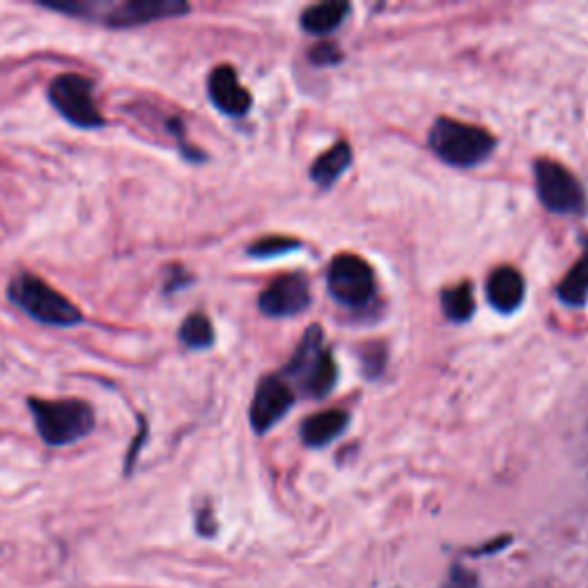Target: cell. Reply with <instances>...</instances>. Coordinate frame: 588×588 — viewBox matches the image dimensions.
I'll list each match as a JSON object with an SVG mask.
<instances>
[{"label": "cell", "instance_id": "obj_14", "mask_svg": "<svg viewBox=\"0 0 588 588\" xmlns=\"http://www.w3.org/2000/svg\"><path fill=\"white\" fill-rule=\"evenodd\" d=\"M352 161V150L348 143H336L329 152H325L313 168H310V178H313L320 187H331L345 170H348Z\"/></svg>", "mask_w": 588, "mask_h": 588}, {"label": "cell", "instance_id": "obj_2", "mask_svg": "<svg viewBox=\"0 0 588 588\" xmlns=\"http://www.w3.org/2000/svg\"><path fill=\"white\" fill-rule=\"evenodd\" d=\"M8 299L28 318L47 327H77L83 322L79 306L53 290L40 276L17 273L8 286Z\"/></svg>", "mask_w": 588, "mask_h": 588}, {"label": "cell", "instance_id": "obj_15", "mask_svg": "<svg viewBox=\"0 0 588 588\" xmlns=\"http://www.w3.org/2000/svg\"><path fill=\"white\" fill-rule=\"evenodd\" d=\"M348 12L350 8L345 3H338V0H333V3H318L301 14V26L313 34H327L342 23Z\"/></svg>", "mask_w": 588, "mask_h": 588}, {"label": "cell", "instance_id": "obj_5", "mask_svg": "<svg viewBox=\"0 0 588 588\" xmlns=\"http://www.w3.org/2000/svg\"><path fill=\"white\" fill-rule=\"evenodd\" d=\"M288 375L310 398H325L333 389L338 372L333 357L325 350V333L320 327L308 329L288 366Z\"/></svg>", "mask_w": 588, "mask_h": 588}, {"label": "cell", "instance_id": "obj_12", "mask_svg": "<svg viewBox=\"0 0 588 588\" xmlns=\"http://www.w3.org/2000/svg\"><path fill=\"white\" fill-rule=\"evenodd\" d=\"M488 299L501 313H512L515 308H520L525 301L522 273L512 267L495 269L488 281Z\"/></svg>", "mask_w": 588, "mask_h": 588}, {"label": "cell", "instance_id": "obj_11", "mask_svg": "<svg viewBox=\"0 0 588 588\" xmlns=\"http://www.w3.org/2000/svg\"><path fill=\"white\" fill-rule=\"evenodd\" d=\"M207 88H210V99L221 113L232 118L249 113L253 99L249 90L239 83L237 72L230 64L217 67L210 74V81H207Z\"/></svg>", "mask_w": 588, "mask_h": 588}, {"label": "cell", "instance_id": "obj_1", "mask_svg": "<svg viewBox=\"0 0 588 588\" xmlns=\"http://www.w3.org/2000/svg\"><path fill=\"white\" fill-rule=\"evenodd\" d=\"M42 8L86 21H101L109 28H138L163 19H176L191 10L185 0H124V3L69 0V3H42Z\"/></svg>", "mask_w": 588, "mask_h": 588}, {"label": "cell", "instance_id": "obj_20", "mask_svg": "<svg viewBox=\"0 0 588 588\" xmlns=\"http://www.w3.org/2000/svg\"><path fill=\"white\" fill-rule=\"evenodd\" d=\"M310 58H313V62H318V64H329V62H336L340 58V53L331 44H320L310 51Z\"/></svg>", "mask_w": 588, "mask_h": 588}, {"label": "cell", "instance_id": "obj_10", "mask_svg": "<svg viewBox=\"0 0 588 588\" xmlns=\"http://www.w3.org/2000/svg\"><path fill=\"white\" fill-rule=\"evenodd\" d=\"M260 310L269 318H292L310 303L308 283L297 273L281 276L260 295Z\"/></svg>", "mask_w": 588, "mask_h": 588}, {"label": "cell", "instance_id": "obj_21", "mask_svg": "<svg viewBox=\"0 0 588 588\" xmlns=\"http://www.w3.org/2000/svg\"><path fill=\"white\" fill-rule=\"evenodd\" d=\"M448 588H474V577L460 568L454 570V579H451V586Z\"/></svg>", "mask_w": 588, "mask_h": 588}, {"label": "cell", "instance_id": "obj_8", "mask_svg": "<svg viewBox=\"0 0 588 588\" xmlns=\"http://www.w3.org/2000/svg\"><path fill=\"white\" fill-rule=\"evenodd\" d=\"M329 290L340 303L361 306L375 292V273L359 256H338L329 267Z\"/></svg>", "mask_w": 588, "mask_h": 588}, {"label": "cell", "instance_id": "obj_13", "mask_svg": "<svg viewBox=\"0 0 588 588\" xmlns=\"http://www.w3.org/2000/svg\"><path fill=\"white\" fill-rule=\"evenodd\" d=\"M345 428H348V413L340 409L320 411L303 423L301 439L310 448H320V446L331 444L338 435H342Z\"/></svg>", "mask_w": 588, "mask_h": 588}, {"label": "cell", "instance_id": "obj_18", "mask_svg": "<svg viewBox=\"0 0 588 588\" xmlns=\"http://www.w3.org/2000/svg\"><path fill=\"white\" fill-rule=\"evenodd\" d=\"M441 306H444V313H446L448 320L467 322L474 316V308H476L471 286L469 283H462L458 288L446 290L441 295Z\"/></svg>", "mask_w": 588, "mask_h": 588}, {"label": "cell", "instance_id": "obj_16", "mask_svg": "<svg viewBox=\"0 0 588 588\" xmlns=\"http://www.w3.org/2000/svg\"><path fill=\"white\" fill-rule=\"evenodd\" d=\"M588 297V245L584 247L581 258L568 271L564 283L559 286V299L568 306H581Z\"/></svg>", "mask_w": 588, "mask_h": 588}, {"label": "cell", "instance_id": "obj_4", "mask_svg": "<svg viewBox=\"0 0 588 588\" xmlns=\"http://www.w3.org/2000/svg\"><path fill=\"white\" fill-rule=\"evenodd\" d=\"M430 148L441 161L469 168L492 155L495 138L480 127L441 118L430 129Z\"/></svg>", "mask_w": 588, "mask_h": 588}, {"label": "cell", "instance_id": "obj_6", "mask_svg": "<svg viewBox=\"0 0 588 588\" xmlns=\"http://www.w3.org/2000/svg\"><path fill=\"white\" fill-rule=\"evenodd\" d=\"M49 101L53 109L79 129L103 127V116L94 101L92 83L81 74H60L49 83Z\"/></svg>", "mask_w": 588, "mask_h": 588}, {"label": "cell", "instance_id": "obj_3", "mask_svg": "<svg viewBox=\"0 0 588 588\" xmlns=\"http://www.w3.org/2000/svg\"><path fill=\"white\" fill-rule=\"evenodd\" d=\"M34 430L47 446H69L94 430V411L83 400H42L30 398Z\"/></svg>", "mask_w": 588, "mask_h": 588}, {"label": "cell", "instance_id": "obj_19", "mask_svg": "<svg viewBox=\"0 0 588 588\" xmlns=\"http://www.w3.org/2000/svg\"><path fill=\"white\" fill-rule=\"evenodd\" d=\"M299 245L292 239H283V237H269V239H260L258 245H253L249 249V253L253 258H273V256H279V253H286V251H292L297 249Z\"/></svg>", "mask_w": 588, "mask_h": 588}, {"label": "cell", "instance_id": "obj_7", "mask_svg": "<svg viewBox=\"0 0 588 588\" xmlns=\"http://www.w3.org/2000/svg\"><path fill=\"white\" fill-rule=\"evenodd\" d=\"M536 187L542 205L557 215L586 212V193L572 172L551 159L536 161Z\"/></svg>", "mask_w": 588, "mask_h": 588}, {"label": "cell", "instance_id": "obj_9", "mask_svg": "<svg viewBox=\"0 0 588 588\" xmlns=\"http://www.w3.org/2000/svg\"><path fill=\"white\" fill-rule=\"evenodd\" d=\"M295 405V393L292 387L288 382H283L281 377H265L253 405H251V426L256 432H267L271 430L276 423H279L286 413L290 411V407Z\"/></svg>", "mask_w": 588, "mask_h": 588}, {"label": "cell", "instance_id": "obj_17", "mask_svg": "<svg viewBox=\"0 0 588 588\" xmlns=\"http://www.w3.org/2000/svg\"><path fill=\"white\" fill-rule=\"evenodd\" d=\"M180 340L189 350H207L215 345V329L212 322L202 313L189 316L180 327Z\"/></svg>", "mask_w": 588, "mask_h": 588}]
</instances>
